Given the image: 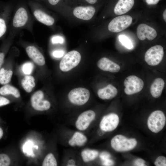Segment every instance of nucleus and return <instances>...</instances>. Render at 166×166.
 I'll return each instance as SVG.
<instances>
[{
	"instance_id": "nucleus-1",
	"label": "nucleus",
	"mask_w": 166,
	"mask_h": 166,
	"mask_svg": "<svg viewBox=\"0 0 166 166\" xmlns=\"http://www.w3.org/2000/svg\"><path fill=\"white\" fill-rule=\"evenodd\" d=\"M5 59L0 69V85H1L9 84L11 81L14 73L15 65V58L18 53V51L13 48Z\"/></svg>"
},
{
	"instance_id": "nucleus-2",
	"label": "nucleus",
	"mask_w": 166,
	"mask_h": 166,
	"mask_svg": "<svg viewBox=\"0 0 166 166\" xmlns=\"http://www.w3.org/2000/svg\"><path fill=\"white\" fill-rule=\"evenodd\" d=\"M24 47L28 57L35 65L37 77H40L42 68L45 64V57L38 47L32 44H26Z\"/></svg>"
},
{
	"instance_id": "nucleus-3",
	"label": "nucleus",
	"mask_w": 166,
	"mask_h": 166,
	"mask_svg": "<svg viewBox=\"0 0 166 166\" xmlns=\"http://www.w3.org/2000/svg\"><path fill=\"white\" fill-rule=\"evenodd\" d=\"M30 19L29 13L25 4H19L15 10L12 20L11 25L13 31L26 28Z\"/></svg>"
},
{
	"instance_id": "nucleus-4",
	"label": "nucleus",
	"mask_w": 166,
	"mask_h": 166,
	"mask_svg": "<svg viewBox=\"0 0 166 166\" xmlns=\"http://www.w3.org/2000/svg\"><path fill=\"white\" fill-rule=\"evenodd\" d=\"M44 89H41L34 91L30 99V105L34 110L43 112L49 110L51 106L50 101L46 97Z\"/></svg>"
},
{
	"instance_id": "nucleus-5",
	"label": "nucleus",
	"mask_w": 166,
	"mask_h": 166,
	"mask_svg": "<svg viewBox=\"0 0 166 166\" xmlns=\"http://www.w3.org/2000/svg\"><path fill=\"white\" fill-rule=\"evenodd\" d=\"M137 144L136 139H128L121 135H116L111 141V145L113 148L120 152L131 150L136 147Z\"/></svg>"
},
{
	"instance_id": "nucleus-6",
	"label": "nucleus",
	"mask_w": 166,
	"mask_h": 166,
	"mask_svg": "<svg viewBox=\"0 0 166 166\" xmlns=\"http://www.w3.org/2000/svg\"><path fill=\"white\" fill-rule=\"evenodd\" d=\"M81 56L79 52L72 50L67 53L61 60L59 68L62 72H67L76 67L80 63Z\"/></svg>"
},
{
	"instance_id": "nucleus-7",
	"label": "nucleus",
	"mask_w": 166,
	"mask_h": 166,
	"mask_svg": "<svg viewBox=\"0 0 166 166\" xmlns=\"http://www.w3.org/2000/svg\"><path fill=\"white\" fill-rule=\"evenodd\" d=\"M90 97L89 90L83 87H77L71 90L69 93L68 98L72 104L77 106L85 104Z\"/></svg>"
},
{
	"instance_id": "nucleus-8",
	"label": "nucleus",
	"mask_w": 166,
	"mask_h": 166,
	"mask_svg": "<svg viewBox=\"0 0 166 166\" xmlns=\"http://www.w3.org/2000/svg\"><path fill=\"white\" fill-rule=\"evenodd\" d=\"M28 4L32 10L34 17L38 21L48 26L53 25L55 22L54 18L43 10L39 3L29 0Z\"/></svg>"
},
{
	"instance_id": "nucleus-9",
	"label": "nucleus",
	"mask_w": 166,
	"mask_h": 166,
	"mask_svg": "<svg viewBox=\"0 0 166 166\" xmlns=\"http://www.w3.org/2000/svg\"><path fill=\"white\" fill-rule=\"evenodd\" d=\"M166 122V117L161 110H156L152 112L147 121L149 129L153 132L157 133L164 128Z\"/></svg>"
},
{
	"instance_id": "nucleus-10",
	"label": "nucleus",
	"mask_w": 166,
	"mask_h": 166,
	"mask_svg": "<svg viewBox=\"0 0 166 166\" xmlns=\"http://www.w3.org/2000/svg\"><path fill=\"white\" fill-rule=\"evenodd\" d=\"M164 55L163 47L157 45L152 47L146 51L144 55V60L149 65L155 66L161 62Z\"/></svg>"
},
{
	"instance_id": "nucleus-11",
	"label": "nucleus",
	"mask_w": 166,
	"mask_h": 166,
	"mask_svg": "<svg viewBox=\"0 0 166 166\" xmlns=\"http://www.w3.org/2000/svg\"><path fill=\"white\" fill-rule=\"evenodd\" d=\"M132 21V18L129 15L117 17L113 18L109 23L108 30L112 32H119L128 27L131 25Z\"/></svg>"
},
{
	"instance_id": "nucleus-12",
	"label": "nucleus",
	"mask_w": 166,
	"mask_h": 166,
	"mask_svg": "<svg viewBox=\"0 0 166 166\" xmlns=\"http://www.w3.org/2000/svg\"><path fill=\"white\" fill-rule=\"evenodd\" d=\"M124 92L128 95L133 94L140 91L144 86L143 81L135 75H130L124 80Z\"/></svg>"
},
{
	"instance_id": "nucleus-13",
	"label": "nucleus",
	"mask_w": 166,
	"mask_h": 166,
	"mask_svg": "<svg viewBox=\"0 0 166 166\" xmlns=\"http://www.w3.org/2000/svg\"><path fill=\"white\" fill-rule=\"evenodd\" d=\"M96 117L95 112L92 110L85 111L80 114L75 123L76 128L80 131L87 130Z\"/></svg>"
},
{
	"instance_id": "nucleus-14",
	"label": "nucleus",
	"mask_w": 166,
	"mask_h": 166,
	"mask_svg": "<svg viewBox=\"0 0 166 166\" xmlns=\"http://www.w3.org/2000/svg\"><path fill=\"white\" fill-rule=\"evenodd\" d=\"M119 122L118 116L114 113H110L104 116L102 118L99 125L101 130L109 132L115 130Z\"/></svg>"
},
{
	"instance_id": "nucleus-15",
	"label": "nucleus",
	"mask_w": 166,
	"mask_h": 166,
	"mask_svg": "<svg viewBox=\"0 0 166 166\" xmlns=\"http://www.w3.org/2000/svg\"><path fill=\"white\" fill-rule=\"evenodd\" d=\"M136 34L138 38L142 41L146 38L149 40H152L157 35V32L154 28L143 23L140 24L137 26Z\"/></svg>"
},
{
	"instance_id": "nucleus-16",
	"label": "nucleus",
	"mask_w": 166,
	"mask_h": 166,
	"mask_svg": "<svg viewBox=\"0 0 166 166\" xmlns=\"http://www.w3.org/2000/svg\"><path fill=\"white\" fill-rule=\"evenodd\" d=\"M95 11V8L92 6H79L74 9L73 14L77 18L87 21L93 18Z\"/></svg>"
},
{
	"instance_id": "nucleus-17",
	"label": "nucleus",
	"mask_w": 166,
	"mask_h": 166,
	"mask_svg": "<svg viewBox=\"0 0 166 166\" xmlns=\"http://www.w3.org/2000/svg\"><path fill=\"white\" fill-rule=\"evenodd\" d=\"M19 83L23 89L26 93H30L36 86V78L33 75L19 77Z\"/></svg>"
},
{
	"instance_id": "nucleus-18",
	"label": "nucleus",
	"mask_w": 166,
	"mask_h": 166,
	"mask_svg": "<svg viewBox=\"0 0 166 166\" xmlns=\"http://www.w3.org/2000/svg\"><path fill=\"white\" fill-rule=\"evenodd\" d=\"M97 65L103 71L111 73L117 72L121 69L118 65L106 57L100 59L97 62Z\"/></svg>"
},
{
	"instance_id": "nucleus-19",
	"label": "nucleus",
	"mask_w": 166,
	"mask_h": 166,
	"mask_svg": "<svg viewBox=\"0 0 166 166\" xmlns=\"http://www.w3.org/2000/svg\"><path fill=\"white\" fill-rule=\"evenodd\" d=\"M0 95L16 99H20L21 96L19 90L10 83L2 85L0 87Z\"/></svg>"
},
{
	"instance_id": "nucleus-20",
	"label": "nucleus",
	"mask_w": 166,
	"mask_h": 166,
	"mask_svg": "<svg viewBox=\"0 0 166 166\" xmlns=\"http://www.w3.org/2000/svg\"><path fill=\"white\" fill-rule=\"evenodd\" d=\"M118 93L117 89L111 84L98 90L97 94L98 97L102 100H110L115 97Z\"/></svg>"
},
{
	"instance_id": "nucleus-21",
	"label": "nucleus",
	"mask_w": 166,
	"mask_h": 166,
	"mask_svg": "<svg viewBox=\"0 0 166 166\" xmlns=\"http://www.w3.org/2000/svg\"><path fill=\"white\" fill-rule=\"evenodd\" d=\"M134 0H119L114 8V12L117 15L127 13L133 7Z\"/></svg>"
},
{
	"instance_id": "nucleus-22",
	"label": "nucleus",
	"mask_w": 166,
	"mask_h": 166,
	"mask_svg": "<svg viewBox=\"0 0 166 166\" xmlns=\"http://www.w3.org/2000/svg\"><path fill=\"white\" fill-rule=\"evenodd\" d=\"M87 138L83 133L79 131L74 132L68 141L69 145L71 147H81L87 141Z\"/></svg>"
},
{
	"instance_id": "nucleus-23",
	"label": "nucleus",
	"mask_w": 166,
	"mask_h": 166,
	"mask_svg": "<svg viewBox=\"0 0 166 166\" xmlns=\"http://www.w3.org/2000/svg\"><path fill=\"white\" fill-rule=\"evenodd\" d=\"M164 80L161 78H157L154 81L150 87V92L152 96L156 98L161 95L164 87Z\"/></svg>"
},
{
	"instance_id": "nucleus-24",
	"label": "nucleus",
	"mask_w": 166,
	"mask_h": 166,
	"mask_svg": "<svg viewBox=\"0 0 166 166\" xmlns=\"http://www.w3.org/2000/svg\"><path fill=\"white\" fill-rule=\"evenodd\" d=\"M17 73L19 76L33 75L36 71L35 65L31 61H26L18 68Z\"/></svg>"
},
{
	"instance_id": "nucleus-25",
	"label": "nucleus",
	"mask_w": 166,
	"mask_h": 166,
	"mask_svg": "<svg viewBox=\"0 0 166 166\" xmlns=\"http://www.w3.org/2000/svg\"><path fill=\"white\" fill-rule=\"evenodd\" d=\"M14 34H12L11 38L4 42L0 48V69L6 59L7 54L10 50Z\"/></svg>"
},
{
	"instance_id": "nucleus-26",
	"label": "nucleus",
	"mask_w": 166,
	"mask_h": 166,
	"mask_svg": "<svg viewBox=\"0 0 166 166\" xmlns=\"http://www.w3.org/2000/svg\"><path fill=\"white\" fill-rule=\"evenodd\" d=\"M81 155L83 161L88 163L95 160L99 155V152L95 150L86 149L81 151Z\"/></svg>"
},
{
	"instance_id": "nucleus-27",
	"label": "nucleus",
	"mask_w": 166,
	"mask_h": 166,
	"mask_svg": "<svg viewBox=\"0 0 166 166\" xmlns=\"http://www.w3.org/2000/svg\"><path fill=\"white\" fill-rule=\"evenodd\" d=\"M57 165L56 159L52 153H49L45 156L42 164L43 166H56Z\"/></svg>"
},
{
	"instance_id": "nucleus-28",
	"label": "nucleus",
	"mask_w": 166,
	"mask_h": 166,
	"mask_svg": "<svg viewBox=\"0 0 166 166\" xmlns=\"http://www.w3.org/2000/svg\"><path fill=\"white\" fill-rule=\"evenodd\" d=\"M119 40L121 44L127 48L131 49L133 45L131 40L126 36L122 35L118 37Z\"/></svg>"
},
{
	"instance_id": "nucleus-29",
	"label": "nucleus",
	"mask_w": 166,
	"mask_h": 166,
	"mask_svg": "<svg viewBox=\"0 0 166 166\" xmlns=\"http://www.w3.org/2000/svg\"><path fill=\"white\" fill-rule=\"evenodd\" d=\"M5 18L0 16V39L5 34L7 30V22Z\"/></svg>"
},
{
	"instance_id": "nucleus-30",
	"label": "nucleus",
	"mask_w": 166,
	"mask_h": 166,
	"mask_svg": "<svg viewBox=\"0 0 166 166\" xmlns=\"http://www.w3.org/2000/svg\"><path fill=\"white\" fill-rule=\"evenodd\" d=\"M10 163V159L7 154H0V166H8Z\"/></svg>"
},
{
	"instance_id": "nucleus-31",
	"label": "nucleus",
	"mask_w": 166,
	"mask_h": 166,
	"mask_svg": "<svg viewBox=\"0 0 166 166\" xmlns=\"http://www.w3.org/2000/svg\"><path fill=\"white\" fill-rule=\"evenodd\" d=\"M154 164L156 166H166V157L163 156H159L156 160Z\"/></svg>"
},
{
	"instance_id": "nucleus-32",
	"label": "nucleus",
	"mask_w": 166,
	"mask_h": 166,
	"mask_svg": "<svg viewBox=\"0 0 166 166\" xmlns=\"http://www.w3.org/2000/svg\"><path fill=\"white\" fill-rule=\"evenodd\" d=\"M10 103L11 101L8 97L0 95V107L8 105Z\"/></svg>"
},
{
	"instance_id": "nucleus-33",
	"label": "nucleus",
	"mask_w": 166,
	"mask_h": 166,
	"mask_svg": "<svg viewBox=\"0 0 166 166\" xmlns=\"http://www.w3.org/2000/svg\"><path fill=\"white\" fill-rule=\"evenodd\" d=\"M64 51L60 50H54L52 53L53 56L56 58H59L62 57L64 55Z\"/></svg>"
},
{
	"instance_id": "nucleus-34",
	"label": "nucleus",
	"mask_w": 166,
	"mask_h": 166,
	"mask_svg": "<svg viewBox=\"0 0 166 166\" xmlns=\"http://www.w3.org/2000/svg\"><path fill=\"white\" fill-rule=\"evenodd\" d=\"M52 43L53 44L60 43L62 44L64 42L63 39L59 36L53 37L51 40Z\"/></svg>"
},
{
	"instance_id": "nucleus-35",
	"label": "nucleus",
	"mask_w": 166,
	"mask_h": 166,
	"mask_svg": "<svg viewBox=\"0 0 166 166\" xmlns=\"http://www.w3.org/2000/svg\"><path fill=\"white\" fill-rule=\"evenodd\" d=\"M145 163V161L144 160L141 158H138L135 160L134 165V166H146Z\"/></svg>"
},
{
	"instance_id": "nucleus-36",
	"label": "nucleus",
	"mask_w": 166,
	"mask_h": 166,
	"mask_svg": "<svg viewBox=\"0 0 166 166\" xmlns=\"http://www.w3.org/2000/svg\"><path fill=\"white\" fill-rule=\"evenodd\" d=\"M110 154L108 152H103L101 154L100 157L103 161H104L109 158L110 156Z\"/></svg>"
},
{
	"instance_id": "nucleus-37",
	"label": "nucleus",
	"mask_w": 166,
	"mask_h": 166,
	"mask_svg": "<svg viewBox=\"0 0 166 166\" xmlns=\"http://www.w3.org/2000/svg\"><path fill=\"white\" fill-rule=\"evenodd\" d=\"M114 164L113 161L109 158L104 161L103 163V165L105 166H112Z\"/></svg>"
},
{
	"instance_id": "nucleus-38",
	"label": "nucleus",
	"mask_w": 166,
	"mask_h": 166,
	"mask_svg": "<svg viewBox=\"0 0 166 166\" xmlns=\"http://www.w3.org/2000/svg\"><path fill=\"white\" fill-rule=\"evenodd\" d=\"M66 165L68 166H73L76 165V162L73 159H69L66 164Z\"/></svg>"
},
{
	"instance_id": "nucleus-39",
	"label": "nucleus",
	"mask_w": 166,
	"mask_h": 166,
	"mask_svg": "<svg viewBox=\"0 0 166 166\" xmlns=\"http://www.w3.org/2000/svg\"><path fill=\"white\" fill-rule=\"evenodd\" d=\"M160 0H145L147 4L153 5L157 4Z\"/></svg>"
},
{
	"instance_id": "nucleus-40",
	"label": "nucleus",
	"mask_w": 166,
	"mask_h": 166,
	"mask_svg": "<svg viewBox=\"0 0 166 166\" xmlns=\"http://www.w3.org/2000/svg\"><path fill=\"white\" fill-rule=\"evenodd\" d=\"M60 0H47L51 6H55L57 5Z\"/></svg>"
},
{
	"instance_id": "nucleus-41",
	"label": "nucleus",
	"mask_w": 166,
	"mask_h": 166,
	"mask_svg": "<svg viewBox=\"0 0 166 166\" xmlns=\"http://www.w3.org/2000/svg\"><path fill=\"white\" fill-rule=\"evenodd\" d=\"M88 3L91 4H93L96 3L97 2V0H85Z\"/></svg>"
},
{
	"instance_id": "nucleus-42",
	"label": "nucleus",
	"mask_w": 166,
	"mask_h": 166,
	"mask_svg": "<svg viewBox=\"0 0 166 166\" xmlns=\"http://www.w3.org/2000/svg\"><path fill=\"white\" fill-rule=\"evenodd\" d=\"M3 131L2 129V128H1L0 127V139H1L2 137L3 136Z\"/></svg>"
},
{
	"instance_id": "nucleus-43",
	"label": "nucleus",
	"mask_w": 166,
	"mask_h": 166,
	"mask_svg": "<svg viewBox=\"0 0 166 166\" xmlns=\"http://www.w3.org/2000/svg\"><path fill=\"white\" fill-rule=\"evenodd\" d=\"M163 17L165 21L166 22V10L165 9L164 11L163 14Z\"/></svg>"
},
{
	"instance_id": "nucleus-44",
	"label": "nucleus",
	"mask_w": 166,
	"mask_h": 166,
	"mask_svg": "<svg viewBox=\"0 0 166 166\" xmlns=\"http://www.w3.org/2000/svg\"></svg>"
}]
</instances>
